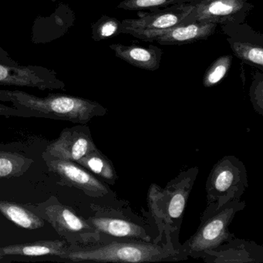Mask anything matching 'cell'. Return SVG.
Returning a JSON list of instances; mask_svg holds the SVG:
<instances>
[{
	"mask_svg": "<svg viewBox=\"0 0 263 263\" xmlns=\"http://www.w3.org/2000/svg\"><path fill=\"white\" fill-rule=\"evenodd\" d=\"M0 212L18 227L35 230L44 227V220L25 206L10 201H0Z\"/></svg>",
	"mask_w": 263,
	"mask_h": 263,
	"instance_id": "obj_19",
	"label": "cell"
},
{
	"mask_svg": "<svg viewBox=\"0 0 263 263\" xmlns=\"http://www.w3.org/2000/svg\"><path fill=\"white\" fill-rule=\"evenodd\" d=\"M198 174V167H191L181 172L164 189L156 184H151L147 192V215L158 229L160 238L179 241L184 209Z\"/></svg>",
	"mask_w": 263,
	"mask_h": 263,
	"instance_id": "obj_3",
	"label": "cell"
},
{
	"mask_svg": "<svg viewBox=\"0 0 263 263\" xmlns=\"http://www.w3.org/2000/svg\"><path fill=\"white\" fill-rule=\"evenodd\" d=\"M249 186L244 163L235 156L226 155L213 166L205 184L207 204L218 205L241 199Z\"/></svg>",
	"mask_w": 263,
	"mask_h": 263,
	"instance_id": "obj_7",
	"label": "cell"
},
{
	"mask_svg": "<svg viewBox=\"0 0 263 263\" xmlns=\"http://www.w3.org/2000/svg\"><path fill=\"white\" fill-rule=\"evenodd\" d=\"M90 207L93 215L87 218V222L102 235L104 241L132 240L156 242L170 239L160 238L158 229L147 213L140 216L132 211L127 201L93 203Z\"/></svg>",
	"mask_w": 263,
	"mask_h": 263,
	"instance_id": "obj_4",
	"label": "cell"
},
{
	"mask_svg": "<svg viewBox=\"0 0 263 263\" xmlns=\"http://www.w3.org/2000/svg\"><path fill=\"white\" fill-rule=\"evenodd\" d=\"M109 47L117 58L138 68L155 71L161 66L163 50L152 44L147 48L135 44L127 46L121 44H111Z\"/></svg>",
	"mask_w": 263,
	"mask_h": 263,
	"instance_id": "obj_16",
	"label": "cell"
},
{
	"mask_svg": "<svg viewBox=\"0 0 263 263\" xmlns=\"http://www.w3.org/2000/svg\"><path fill=\"white\" fill-rule=\"evenodd\" d=\"M200 258L206 262L261 263L263 247L254 241L235 237L215 249L204 252Z\"/></svg>",
	"mask_w": 263,
	"mask_h": 263,
	"instance_id": "obj_14",
	"label": "cell"
},
{
	"mask_svg": "<svg viewBox=\"0 0 263 263\" xmlns=\"http://www.w3.org/2000/svg\"><path fill=\"white\" fill-rule=\"evenodd\" d=\"M218 24L194 22L182 24L155 36L154 41L161 45L181 46L209 39L215 34Z\"/></svg>",
	"mask_w": 263,
	"mask_h": 263,
	"instance_id": "obj_15",
	"label": "cell"
},
{
	"mask_svg": "<svg viewBox=\"0 0 263 263\" xmlns=\"http://www.w3.org/2000/svg\"><path fill=\"white\" fill-rule=\"evenodd\" d=\"M43 158L49 171L59 177L58 184L76 187L93 199L107 202H115L119 200L108 184L98 179L78 163L58 158Z\"/></svg>",
	"mask_w": 263,
	"mask_h": 263,
	"instance_id": "obj_9",
	"label": "cell"
},
{
	"mask_svg": "<svg viewBox=\"0 0 263 263\" xmlns=\"http://www.w3.org/2000/svg\"><path fill=\"white\" fill-rule=\"evenodd\" d=\"M92 39L98 42L122 33V23L108 16H102L92 25Z\"/></svg>",
	"mask_w": 263,
	"mask_h": 263,
	"instance_id": "obj_22",
	"label": "cell"
},
{
	"mask_svg": "<svg viewBox=\"0 0 263 263\" xmlns=\"http://www.w3.org/2000/svg\"><path fill=\"white\" fill-rule=\"evenodd\" d=\"M184 24L189 23H213L218 25L246 22L254 6L248 0H195Z\"/></svg>",
	"mask_w": 263,
	"mask_h": 263,
	"instance_id": "obj_10",
	"label": "cell"
},
{
	"mask_svg": "<svg viewBox=\"0 0 263 263\" xmlns=\"http://www.w3.org/2000/svg\"><path fill=\"white\" fill-rule=\"evenodd\" d=\"M0 63L2 64H11V65H16L19 64V63L15 61L14 60L10 58V54L7 50L0 47Z\"/></svg>",
	"mask_w": 263,
	"mask_h": 263,
	"instance_id": "obj_25",
	"label": "cell"
},
{
	"mask_svg": "<svg viewBox=\"0 0 263 263\" xmlns=\"http://www.w3.org/2000/svg\"><path fill=\"white\" fill-rule=\"evenodd\" d=\"M0 85L35 87L39 90H64L65 84L54 70L41 66L0 63Z\"/></svg>",
	"mask_w": 263,
	"mask_h": 263,
	"instance_id": "obj_11",
	"label": "cell"
},
{
	"mask_svg": "<svg viewBox=\"0 0 263 263\" xmlns=\"http://www.w3.org/2000/svg\"><path fill=\"white\" fill-rule=\"evenodd\" d=\"M234 55L244 64L263 70V34L247 23L221 26Z\"/></svg>",
	"mask_w": 263,
	"mask_h": 263,
	"instance_id": "obj_12",
	"label": "cell"
},
{
	"mask_svg": "<svg viewBox=\"0 0 263 263\" xmlns=\"http://www.w3.org/2000/svg\"><path fill=\"white\" fill-rule=\"evenodd\" d=\"M233 57L232 55H224L217 58L208 67L202 79V84L206 88L215 87L227 76L232 65Z\"/></svg>",
	"mask_w": 263,
	"mask_h": 263,
	"instance_id": "obj_21",
	"label": "cell"
},
{
	"mask_svg": "<svg viewBox=\"0 0 263 263\" xmlns=\"http://www.w3.org/2000/svg\"><path fill=\"white\" fill-rule=\"evenodd\" d=\"M76 162L108 185L116 184L118 178L116 169L112 161L99 149L90 152Z\"/></svg>",
	"mask_w": 263,
	"mask_h": 263,
	"instance_id": "obj_18",
	"label": "cell"
},
{
	"mask_svg": "<svg viewBox=\"0 0 263 263\" xmlns=\"http://www.w3.org/2000/svg\"><path fill=\"white\" fill-rule=\"evenodd\" d=\"M97 149L89 127L80 124L63 130L60 136L47 146L43 158L76 162Z\"/></svg>",
	"mask_w": 263,
	"mask_h": 263,
	"instance_id": "obj_13",
	"label": "cell"
},
{
	"mask_svg": "<svg viewBox=\"0 0 263 263\" xmlns=\"http://www.w3.org/2000/svg\"><path fill=\"white\" fill-rule=\"evenodd\" d=\"M246 202L241 199L228 201L221 205L216 203L207 204L201 215V221L196 232L181 249L187 257L200 258L204 252L235 238L229 226L238 212L246 209Z\"/></svg>",
	"mask_w": 263,
	"mask_h": 263,
	"instance_id": "obj_5",
	"label": "cell"
},
{
	"mask_svg": "<svg viewBox=\"0 0 263 263\" xmlns=\"http://www.w3.org/2000/svg\"><path fill=\"white\" fill-rule=\"evenodd\" d=\"M194 1L195 0H124L118 6V8L130 11L145 10L154 11L158 9L165 8L169 6L187 4Z\"/></svg>",
	"mask_w": 263,
	"mask_h": 263,
	"instance_id": "obj_23",
	"label": "cell"
},
{
	"mask_svg": "<svg viewBox=\"0 0 263 263\" xmlns=\"http://www.w3.org/2000/svg\"><path fill=\"white\" fill-rule=\"evenodd\" d=\"M107 113V108L99 103L79 97L50 93L41 98L22 90H0V116L50 118L87 124Z\"/></svg>",
	"mask_w": 263,
	"mask_h": 263,
	"instance_id": "obj_1",
	"label": "cell"
},
{
	"mask_svg": "<svg viewBox=\"0 0 263 263\" xmlns=\"http://www.w3.org/2000/svg\"><path fill=\"white\" fill-rule=\"evenodd\" d=\"M67 259L95 262H158L186 260L180 242L171 239L142 241L109 240L95 246L70 251Z\"/></svg>",
	"mask_w": 263,
	"mask_h": 263,
	"instance_id": "obj_2",
	"label": "cell"
},
{
	"mask_svg": "<svg viewBox=\"0 0 263 263\" xmlns=\"http://www.w3.org/2000/svg\"><path fill=\"white\" fill-rule=\"evenodd\" d=\"M33 164L31 158L15 152H0V178L20 177Z\"/></svg>",
	"mask_w": 263,
	"mask_h": 263,
	"instance_id": "obj_20",
	"label": "cell"
},
{
	"mask_svg": "<svg viewBox=\"0 0 263 263\" xmlns=\"http://www.w3.org/2000/svg\"><path fill=\"white\" fill-rule=\"evenodd\" d=\"M70 249L65 241L47 240L0 247V260L8 255L37 257L53 255L66 258Z\"/></svg>",
	"mask_w": 263,
	"mask_h": 263,
	"instance_id": "obj_17",
	"label": "cell"
},
{
	"mask_svg": "<svg viewBox=\"0 0 263 263\" xmlns=\"http://www.w3.org/2000/svg\"><path fill=\"white\" fill-rule=\"evenodd\" d=\"M193 10L191 3L175 4L149 13H138L137 19H126L122 23V33L132 35L145 42H154L157 35L184 24Z\"/></svg>",
	"mask_w": 263,
	"mask_h": 263,
	"instance_id": "obj_8",
	"label": "cell"
},
{
	"mask_svg": "<svg viewBox=\"0 0 263 263\" xmlns=\"http://www.w3.org/2000/svg\"><path fill=\"white\" fill-rule=\"evenodd\" d=\"M249 96L254 110L263 115V74L261 72H257L254 74L252 84L249 89Z\"/></svg>",
	"mask_w": 263,
	"mask_h": 263,
	"instance_id": "obj_24",
	"label": "cell"
},
{
	"mask_svg": "<svg viewBox=\"0 0 263 263\" xmlns=\"http://www.w3.org/2000/svg\"><path fill=\"white\" fill-rule=\"evenodd\" d=\"M36 215L47 220L61 236L72 246L87 248L104 242L102 235L87 222V219L78 215L68 206L58 202H50L30 206Z\"/></svg>",
	"mask_w": 263,
	"mask_h": 263,
	"instance_id": "obj_6",
	"label": "cell"
}]
</instances>
